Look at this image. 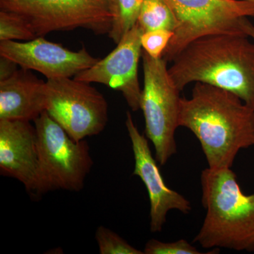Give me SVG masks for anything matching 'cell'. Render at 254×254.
Instances as JSON below:
<instances>
[{"label":"cell","mask_w":254,"mask_h":254,"mask_svg":"<svg viewBox=\"0 0 254 254\" xmlns=\"http://www.w3.org/2000/svg\"><path fill=\"white\" fill-rule=\"evenodd\" d=\"M178 125L198 138L209 168H231L241 150L254 146V109L206 83L197 82L190 98H180Z\"/></svg>","instance_id":"cell-1"},{"label":"cell","mask_w":254,"mask_h":254,"mask_svg":"<svg viewBox=\"0 0 254 254\" xmlns=\"http://www.w3.org/2000/svg\"><path fill=\"white\" fill-rule=\"evenodd\" d=\"M247 35L211 34L187 45L168 68L180 91L206 83L237 95L254 109V41Z\"/></svg>","instance_id":"cell-2"},{"label":"cell","mask_w":254,"mask_h":254,"mask_svg":"<svg viewBox=\"0 0 254 254\" xmlns=\"http://www.w3.org/2000/svg\"><path fill=\"white\" fill-rule=\"evenodd\" d=\"M200 184L206 215L193 243L254 252V193H243L231 168L205 169Z\"/></svg>","instance_id":"cell-3"},{"label":"cell","mask_w":254,"mask_h":254,"mask_svg":"<svg viewBox=\"0 0 254 254\" xmlns=\"http://www.w3.org/2000/svg\"><path fill=\"white\" fill-rule=\"evenodd\" d=\"M38 137V170L33 195L54 190L78 192L93 165L86 140L77 141L46 111L33 121Z\"/></svg>","instance_id":"cell-4"},{"label":"cell","mask_w":254,"mask_h":254,"mask_svg":"<svg viewBox=\"0 0 254 254\" xmlns=\"http://www.w3.org/2000/svg\"><path fill=\"white\" fill-rule=\"evenodd\" d=\"M143 88L141 110L145 120V133L154 146L159 165H165L177 153L175 131L179 127L180 91L172 81L168 62L142 53Z\"/></svg>","instance_id":"cell-5"},{"label":"cell","mask_w":254,"mask_h":254,"mask_svg":"<svg viewBox=\"0 0 254 254\" xmlns=\"http://www.w3.org/2000/svg\"><path fill=\"white\" fill-rule=\"evenodd\" d=\"M168 1L178 22L163 55L168 63L200 37L221 33L247 35L244 22L247 18H254V2L247 0Z\"/></svg>","instance_id":"cell-6"},{"label":"cell","mask_w":254,"mask_h":254,"mask_svg":"<svg viewBox=\"0 0 254 254\" xmlns=\"http://www.w3.org/2000/svg\"><path fill=\"white\" fill-rule=\"evenodd\" d=\"M0 9L22 16L37 37L77 28L101 36L111 29L109 0H0Z\"/></svg>","instance_id":"cell-7"},{"label":"cell","mask_w":254,"mask_h":254,"mask_svg":"<svg viewBox=\"0 0 254 254\" xmlns=\"http://www.w3.org/2000/svg\"><path fill=\"white\" fill-rule=\"evenodd\" d=\"M46 111L77 141L100 134L108 122L103 95L91 83L74 78L47 80Z\"/></svg>","instance_id":"cell-8"},{"label":"cell","mask_w":254,"mask_h":254,"mask_svg":"<svg viewBox=\"0 0 254 254\" xmlns=\"http://www.w3.org/2000/svg\"><path fill=\"white\" fill-rule=\"evenodd\" d=\"M143 33V28L137 23L108 56L73 78L88 83H101L121 92L133 111L141 110L142 89L138 66L142 55Z\"/></svg>","instance_id":"cell-9"},{"label":"cell","mask_w":254,"mask_h":254,"mask_svg":"<svg viewBox=\"0 0 254 254\" xmlns=\"http://www.w3.org/2000/svg\"><path fill=\"white\" fill-rule=\"evenodd\" d=\"M0 56L13 60L21 68L38 71L47 79L74 77L99 60L85 48L72 51L43 36L26 42L0 41Z\"/></svg>","instance_id":"cell-10"},{"label":"cell","mask_w":254,"mask_h":254,"mask_svg":"<svg viewBox=\"0 0 254 254\" xmlns=\"http://www.w3.org/2000/svg\"><path fill=\"white\" fill-rule=\"evenodd\" d=\"M125 125L134 156L133 175L141 179L149 196L150 231L161 232L170 210L188 214L191 211V204L181 193L167 186L157 165L158 161L152 155L148 138L138 131L128 111Z\"/></svg>","instance_id":"cell-11"},{"label":"cell","mask_w":254,"mask_h":254,"mask_svg":"<svg viewBox=\"0 0 254 254\" xmlns=\"http://www.w3.org/2000/svg\"><path fill=\"white\" fill-rule=\"evenodd\" d=\"M38 170L35 125L24 120H0V174L18 180L33 194Z\"/></svg>","instance_id":"cell-12"},{"label":"cell","mask_w":254,"mask_h":254,"mask_svg":"<svg viewBox=\"0 0 254 254\" xmlns=\"http://www.w3.org/2000/svg\"><path fill=\"white\" fill-rule=\"evenodd\" d=\"M46 81L21 68L0 81V120L34 121L46 111Z\"/></svg>","instance_id":"cell-13"},{"label":"cell","mask_w":254,"mask_h":254,"mask_svg":"<svg viewBox=\"0 0 254 254\" xmlns=\"http://www.w3.org/2000/svg\"><path fill=\"white\" fill-rule=\"evenodd\" d=\"M143 1L144 0H109L112 26L108 36L115 44L138 22Z\"/></svg>","instance_id":"cell-14"},{"label":"cell","mask_w":254,"mask_h":254,"mask_svg":"<svg viewBox=\"0 0 254 254\" xmlns=\"http://www.w3.org/2000/svg\"><path fill=\"white\" fill-rule=\"evenodd\" d=\"M137 23L144 32L155 30L175 32L178 23L168 0H144Z\"/></svg>","instance_id":"cell-15"},{"label":"cell","mask_w":254,"mask_h":254,"mask_svg":"<svg viewBox=\"0 0 254 254\" xmlns=\"http://www.w3.org/2000/svg\"><path fill=\"white\" fill-rule=\"evenodd\" d=\"M24 18L17 13L0 11V41H31L36 38Z\"/></svg>","instance_id":"cell-16"},{"label":"cell","mask_w":254,"mask_h":254,"mask_svg":"<svg viewBox=\"0 0 254 254\" xmlns=\"http://www.w3.org/2000/svg\"><path fill=\"white\" fill-rule=\"evenodd\" d=\"M95 240L100 254H143L128 244L116 232L100 225L95 232Z\"/></svg>","instance_id":"cell-17"},{"label":"cell","mask_w":254,"mask_h":254,"mask_svg":"<svg viewBox=\"0 0 254 254\" xmlns=\"http://www.w3.org/2000/svg\"><path fill=\"white\" fill-rule=\"evenodd\" d=\"M173 36L174 32L168 30L145 31L141 37L142 48L151 58H163L164 52Z\"/></svg>","instance_id":"cell-18"},{"label":"cell","mask_w":254,"mask_h":254,"mask_svg":"<svg viewBox=\"0 0 254 254\" xmlns=\"http://www.w3.org/2000/svg\"><path fill=\"white\" fill-rule=\"evenodd\" d=\"M144 254H201L199 250L187 240H180L173 242H163L154 239L145 244Z\"/></svg>","instance_id":"cell-19"},{"label":"cell","mask_w":254,"mask_h":254,"mask_svg":"<svg viewBox=\"0 0 254 254\" xmlns=\"http://www.w3.org/2000/svg\"><path fill=\"white\" fill-rule=\"evenodd\" d=\"M17 64L4 56H0V81L11 77L18 69Z\"/></svg>","instance_id":"cell-20"},{"label":"cell","mask_w":254,"mask_h":254,"mask_svg":"<svg viewBox=\"0 0 254 254\" xmlns=\"http://www.w3.org/2000/svg\"><path fill=\"white\" fill-rule=\"evenodd\" d=\"M249 18H247L244 22L243 27L246 34L254 41V25L251 22Z\"/></svg>","instance_id":"cell-21"},{"label":"cell","mask_w":254,"mask_h":254,"mask_svg":"<svg viewBox=\"0 0 254 254\" xmlns=\"http://www.w3.org/2000/svg\"><path fill=\"white\" fill-rule=\"evenodd\" d=\"M247 1H251V2H254V0H247Z\"/></svg>","instance_id":"cell-22"}]
</instances>
